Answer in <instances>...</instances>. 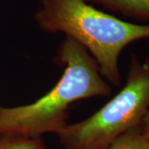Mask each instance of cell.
<instances>
[{
  "label": "cell",
  "mask_w": 149,
  "mask_h": 149,
  "mask_svg": "<svg viewBox=\"0 0 149 149\" xmlns=\"http://www.w3.org/2000/svg\"><path fill=\"white\" fill-rule=\"evenodd\" d=\"M58 60L64 66L63 74L45 95L26 105L0 107V134L35 139L56 133L67 124L73 103L111 94L95 60L74 39L66 37L62 42Z\"/></svg>",
  "instance_id": "cell-1"
},
{
  "label": "cell",
  "mask_w": 149,
  "mask_h": 149,
  "mask_svg": "<svg viewBox=\"0 0 149 149\" xmlns=\"http://www.w3.org/2000/svg\"><path fill=\"white\" fill-rule=\"evenodd\" d=\"M35 20L43 31L63 32L88 51L101 75L119 86L118 58L130 43L149 38V23L123 21L90 5L85 0H42Z\"/></svg>",
  "instance_id": "cell-2"
},
{
  "label": "cell",
  "mask_w": 149,
  "mask_h": 149,
  "mask_svg": "<svg viewBox=\"0 0 149 149\" xmlns=\"http://www.w3.org/2000/svg\"><path fill=\"white\" fill-rule=\"evenodd\" d=\"M149 109V56L132 54L122 90L92 116L66 124L56 133L65 149H106L131 128L139 126Z\"/></svg>",
  "instance_id": "cell-3"
},
{
  "label": "cell",
  "mask_w": 149,
  "mask_h": 149,
  "mask_svg": "<svg viewBox=\"0 0 149 149\" xmlns=\"http://www.w3.org/2000/svg\"><path fill=\"white\" fill-rule=\"evenodd\" d=\"M107 9L149 23V0H85Z\"/></svg>",
  "instance_id": "cell-4"
},
{
  "label": "cell",
  "mask_w": 149,
  "mask_h": 149,
  "mask_svg": "<svg viewBox=\"0 0 149 149\" xmlns=\"http://www.w3.org/2000/svg\"><path fill=\"white\" fill-rule=\"evenodd\" d=\"M106 149H149V141L137 126L118 136Z\"/></svg>",
  "instance_id": "cell-5"
},
{
  "label": "cell",
  "mask_w": 149,
  "mask_h": 149,
  "mask_svg": "<svg viewBox=\"0 0 149 149\" xmlns=\"http://www.w3.org/2000/svg\"><path fill=\"white\" fill-rule=\"evenodd\" d=\"M0 149H46V145L41 138L0 134Z\"/></svg>",
  "instance_id": "cell-6"
},
{
  "label": "cell",
  "mask_w": 149,
  "mask_h": 149,
  "mask_svg": "<svg viewBox=\"0 0 149 149\" xmlns=\"http://www.w3.org/2000/svg\"><path fill=\"white\" fill-rule=\"evenodd\" d=\"M139 127L143 135L149 141V109L146 113Z\"/></svg>",
  "instance_id": "cell-7"
}]
</instances>
